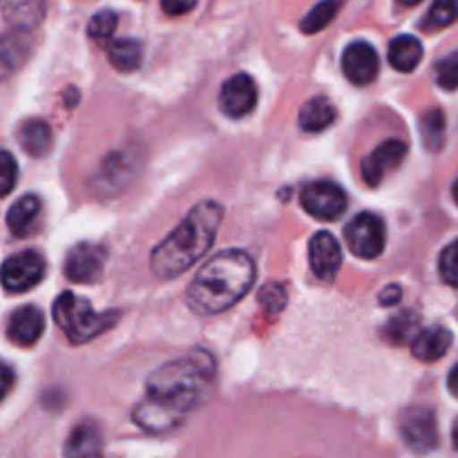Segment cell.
Here are the masks:
<instances>
[{"label":"cell","instance_id":"obj_1","mask_svg":"<svg viewBox=\"0 0 458 458\" xmlns=\"http://www.w3.org/2000/svg\"><path fill=\"white\" fill-rule=\"evenodd\" d=\"M213 378L215 360L206 352L159 367L148 378V396L134 407V423L152 434L170 432L199 405Z\"/></svg>","mask_w":458,"mask_h":458},{"label":"cell","instance_id":"obj_2","mask_svg":"<svg viewBox=\"0 0 458 458\" xmlns=\"http://www.w3.org/2000/svg\"><path fill=\"white\" fill-rule=\"evenodd\" d=\"M255 282V264L244 250H222L201 267L188 286V307L199 316H215L240 302Z\"/></svg>","mask_w":458,"mask_h":458},{"label":"cell","instance_id":"obj_3","mask_svg":"<svg viewBox=\"0 0 458 458\" xmlns=\"http://www.w3.org/2000/svg\"><path fill=\"white\" fill-rule=\"evenodd\" d=\"M222 219L224 208L217 201L197 204L183 217V222L152 250V273L159 280H173L186 273L213 246Z\"/></svg>","mask_w":458,"mask_h":458},{"label":"cell","instance_id":"obj_4","mask_svg":"<svg viewBox=\"0 0 458 458\" xmlns=\"http://www.w3.org/2000/svg\"><path fill=\"white\" fill-rule=\"evenodd\" d=\"M54 322L65 331L70 343L83 344L101 335L116 322L119 313H97L88 300L74 293H61L54 302Z\"/></svg>","mask_w":458,"mask_h":458},{"label":"cell","instance_id":"obj_5","mask_svg":"<svg viewBox=\"0 0 458 458\" xmlns=\"http://www.w3.org/2000/svg\"><path fill=\"white\" fill-rule=\"evenodd\" d=\"M344 240L353 255L362 259H376L385 250L387 231L385 222L374 213H360L344 228Z\"/></svg>","mask_w":458,"mask_h":458},{"label":"cell","instance_id":"obj_6","mask_svg":"<svg viewBox=\"0 0 458 458\" xmlns=\"http://www.w3.org/2000/svg\"><path fill=\"white\" fill-rule=\"evenodd\" d=\"M302 208L311 217L322 219V222H334L347 210V192L334 182H313L302 191Z\"/></svg>","mask_w":458,"mask_h":458},{"label":"cell","instance_id":"obj_7","mask_svg":"<svg viewBox=\"0 0 458 458\" xmlns=\"http://www.w3.org/2000/svg\"><path fill=\"white\" fill-rule=\"evenodd\" d=\"M401 434L410 450L428 454L438 445L437 416L428 407H410L401 416Z\"/></svg>","mask_w":458,"mask_h":458},{"label":"cell","instance_id":"obj_8","mask_svg":"<svg viewBox=\"0 0 458 458\" xmlns=\"http://www.w3.org/2000/svg\"><path fill=\"white\" fill-rule=\"evenodd\" d=\"M107 250L98 244H76L65 258V277L76 284H94L101 280L103 268H106Z\"/></svg>","mask_w":458,"mask_h":458},{"label":"cell","instance_id":"obj_9","mask_svg":"<svg viewBox=\"0 0 458 458\" xmlns=\"http://www.w3.org/2000/svg\"><path fill=\"white\" fill-rule=\"evenodd\" d=\"M45 276V259L34 250L12 255L3 264V284L12 293H22L30 291L43 280Z\"/></svg>","mask_w":458,"mask_h":458},{"label":"cell","instance_id":"obj_10","mask_svg":"<svg viewBox=\"0 0 458 458\" xmlns=\"http://www.w3.org/2000/svg\"><path fill=\"white\" fill-rule=\"evenodd\" d=\"M258 103V85L249 74H235L222 85L219 92V107L231 119H242L250 114Z\"/></svg>","mask_w":458,"mask_h":458},{"label":"cell","instance_id":"obj_11","mask_svg":"<svg viewBox=\"0 0 458 458\" xmlns=\"http://www.w3.org/2000/svg\"><path fill=\"white\" fill-rule=\"evenodd\" d=\"M407 157V146L398 139H387L362 159L360 173L367 186H378L389 170H396Z\"/></svg>","mask_w":458,"mask_h":458},{"label":"cell","instance_id":"obj_12","mask_svg":"<svg viewBox=\"0 0 458 458\" xmlns=\"http://www.w3.org/2000/svg\"><path fill=\"white\" fill-rule=\"evenodd\" d=\"M309 262H311V271L318 280L334 282L340 271V264H343V250H340L338 240L327 231L313 235L309 242Z\"/></svg>","mask_w":458,"mask_h":458},{"label":"cell","instance_id":"obj_13","mask_svg":"<svg viewBox=\"0 0 458 458\" xmlns=\"http://www.w3.org/2000/svg\"><path fill=\"white\" fill-rule=\"evenodd\" d=\"M343 70L352 83L367 85L378 76L380 61L376 49L367 40H356L343 54Z\"/></svg>","mask_w":458,"mask_h":458},{"label":"cell","instance_id":"obj_14","mask_svg":"<svg viewBox=\"0 0 458 458\" xmlns=\"http://www.w3.org/2000/svg\"><path fill=\"white\" fill-rule=\"evenodd\" d=\"M45 331V318L40 309L36 307H21L18 311L12 313L7 325V334L12 343L21 344V347H30V344L38 343L40 335Z\"/></svg>","mask_w":458,"mask_h":458},{"label":"cell","instance_id":"obj_15","mask_svg":"<svg viewBox=\"0 0 458 458\" xmlns=\"http://www.w3.org/2000/svg\"><path fill=\"white\" fill-rule=\"evenodd\" d=\"M65 458H103V434L97 423L83 420L70 432Z\"/></svg>","mask_w":458,"mask_h":458},{"label":"cell","instance_id":"obj_16","mask_svg":"<svg viewBox=\"0 0 458 458\" xmlns=\"http://www.w3.org/2000/svg\"><path fill=\"white\" fill-rule=\"evenodd\" d=\"M452 347V334L445 327H429L411 343V353L423 362L441 360Z\"/></svg>","mask_w":458,"mask_h":458},{"label":"cell","instance_id":"obj_17","mask_svg":"<svg viewBox=\"0 0 458 458\" xmlns=\"http://www.w3.org/2000/svg\"><path fill=\"white\" fill-rule=\"evenodd\" d=\"M45 13V0H3V16L13 30H34Z\"/></svg>","mask_w":458,"mask_h":458},{"label":"cell","instance_id":"obj_18","mask_svg":"<svg viewBox=\"0 0 458 458\" xmlns=\"http://www.w3.org/2000/svg\"><path fill=\"white\" fill-rule=\"evenodd\" d=\"M40 217V199L36 195H25L9 208L7 226L16 237H27L34 233Z\"/></svg>","mask_w":458,"mask_h":458},{"label":"cell","instance_id":"obj_19","mask_svg":"<svg viewBox=\"0 0 458 458\" xmlns=\"http://www.w3.org/2000/svg\"><path fill=\"white\" fill-rule=\"evenodd\" d=\"M18 139L27 155L45 157L52 148V130L43 119H27L18 128Z\"/></svg>","mask_w":458,"mask_h":458},{"label":"cell","instance_id":"obj_20","mask_svg":"<svg viewBox=\"0 0 458 458\" xmlns=\"http://www.w3.org/2000/svg\"><path fill=\"white\" fill-rule=\"evenodd\" d=\"M420 61H423V45H420L419 38L403 34L392 40V45H389V63L398 72H414Z\"/></svg>","mask_w":458,"mask_h":458},{"label":"cell","instance_id":"obj_21","mask_svg":"<svg viewBox=\"0 0 458 458\" xmlns=\"http://www.w3.org/2000/svg\"><path fill=\"white\" fill-rule=\"evenodd\" d=\"M300 128L307 132H322L335 121V107L331 106L329 98H309L300 110Z\"/></svg>","mask_w":458,"mask_h":458},{"label":"cell","instance_id":"obj_22","mask_svg":"<svg viewBox=\"0 0 458 458\" xmlns=\"http://www.w3.org/2000/svg\"><path fill=\"white\" fill-rule=\"evenodd\" d=\"M107 56H110V63L114 65V70L134 72L141 65L143 47L134 38H119L107 47Z\"/></svg>","mask_w":458,"mask_h":458},{"label":"cell","instance_id":"obj_23","mask_svg":"<svg viewBox=\"0 0 458 458\" xmlns=\"http://www.w3.org/2000/svg\"><path fill=\"white\" fill-rule=\"evenodd\" d=\"M419 334H420V322L419 318L410 311L398 313V316L392 318L383 329L385 340L392 344H398V347H401V344H411L416 338H419Z\"/></svg>","mask_w":458,"mask_h":458},{"label":"cell","instance_id":"obj_24","mask_svg":"<svg viewBox=\"0 0 458 458\" xmlns=\"http://www.w3.org/2000/svg\"><path fill=\"white\" fill-rule=\"evenodd\" d=\"M343 3L344 0H320V3L302 18L300 30H302L304 34H318V31H322L331 21H334L335 13L343 7Z\"/></svg>","mask_w":458,"mask_h":458},{"label":"cell","instance_id":"obj_25","mask_svg":"<svg viewBox=\"0 0 458 458\" xmlns=\"http://www.w3.org/2000/svg\"><path fill=\"white\" fill-rule=\"evenodd\" d=\"M458 21V0H434L428 16L420 21V30L438 31L443 27L454 25Z\"/></svg>","mask_w":458,"mask_h":458},{"label":"cell","instance_id":"obj_26","mask_svg":"<svg viewBox=\"0 0 458 458\" xmlns=\"http://www.w3.org/2000/svg\"><path fill=\"white\" fill-rule=\"evenodd\" d=\"M420 130H423L425 148L437 152L438 148L443 146V137H445V116H443V112L441 110L429 112V114L423 119Z\"/></svg>","mask_w":458,"mask_h":458},{"label":"cell","instance_id":"obj_27","mask_svg":"<svg viewBox=\"0 0 458 458\" xmlns=\"http://www.w3.org/2000/svg\"><path fill=\"white\" fill-rule=\"evenodd\" d=\"M434 76H437V83L441 85L443 89H447V92L458 89V52L443 56L441 61L437 63Z\"/></svg>","mask_w":458,"mask_h":458},{"label":"cell","instance_id":"obj_28","mask_svg":"<svg viewBox=\"0 0 458 458\" xmlns=\"http://www.w3.org/2000/svg\"><path fill=\"white\" fill-rule=\"evenodd\" d=\"M438 273L445 284L458 289V240L443 249L441 259H438Z\"/></svg>","mask_w":458,"mask_h":458},{"label":"cell","instance_id":"obj_29","mask_svg":"<svg viewBox=\"0 0 458 458\" xmlns=\"http://www.w3.org/2000/svg\"><path fill=\"white\" fill-rule=\"evenodd\" d=\"M116 22H119V18H116L114 12H98L97 16H92V21H89L88 25L89 38L107 40L112 34H114Z\"/></svg>","mask_w":458,"mask_h":458},{"label":"cell","instance_id":"obj_30","mask_svg":"<svg viewBox=\"0 0 458 458\" xmlns=\"http://www.w3.org/2000/svg\"><path fill=\"white\" fill-rule=\"evenodd\" d=\"M286 289L280 284V282H273V284H267L262 291H259V304L262 309H267L268 313H280L282 309L286 307Z\"/></svg>","mask_w":458,"mask_h":458},{"label":"cell","instance_id":"obj_31","mask_svg":"<svg viewBox=\"0 0 458 458\" xmlns=\"http://www.w3.org/2000/svg\"><path fill=\"white\" fill-rule=\"evenodd\" d=\"M16 174H18V165L16 161H13L12 152H3V195H9L13 188V183H16Z\"/></svg>","mask_w":458,"mask_h":458},{"label":"cell","instance_id":"obj_32","mask_svg":"<svg viewBox=\"0 0 458 458\" xmlns=\"http://www.w3.org/2000/svg\"><path fill=\"white\" fill-rule=\"evenodd\" d=\"M197 0H161V7L168 16H183L191 9H195Z\"/></svg>","mask_w":458,"mask_h":458},{"label":"cell","instance_id":"obj_33","mask_svg":"<svg viewBox=\"0 0 458 458\" xmlns=\"http://www.w3.org/2000/svg\"><path fill=\"white\" fill-rule=\"evenodd\" d=\"M401 295H403V289L398 284H389L387 289L383 291V293H380V304H383V307H392V304H396L398 300H401Z\"/></svg>","mask_w":458,"mask_h":458},{"label":"cell","instance_id":"obj_34","mask_svg":"<svg viewBox=\"0 0 458 458\" xmlns=\"http://www.w3.org/2000/svg\"><path fill=\"white\" fill-rule=\"evenodd\" d=\"M447 387H450V392L458 398V365L452 369L450 378H447Z\"/></svg>","mask_w":458,"mask_h":458},{"label":"cell","instance_id":"obj_35","mask_svg":"<svg viewBox=\"0 0 458 458\" xmlns=\"http://www.w3.org/2000/svg\"><path fill=\"white\" fill-rule=\"evenodd\" d=\"M9 387H12V367L4 365V394L9 392Z\"/></svg>","mask_w":458,"mask_h":458},{"label":"cell","instance_id":"obj_36","mask_svg":"<svg viewBox=\"0 0 458 458\" xmlns=\"http://www.w3.org/2000/svg\"><path fill=\"white\" fill-rule=\"evenodd\" d=\"M452 441H454V447L458 450V420L454 423V432H452Z\"/></svg>","mask_w":458,"mask_h":458},{"label":"cell","instance_id":"obj_37","mask_svg":"<svg viewBox=\"0 0 458 458\" xmlns=\"http://www.w3.org/2000/svg\"><path fill=\"white\" fill-rule=\"evenodd\" d=\"M401 4H405V7H411V4H419L420 0H398Z\"/></svg>","mask_w":458,"mask_h":458},{"label":"cell","instance_id":"obj_38","mask_svg":"<svg viewBox=\"0 0 458 458\" xmlns=\"http://www.w3.org/2000/svg\"><path fill=\"white\" fill-rule=\"evenodd\" d=\"M452 192H454V199H456V204H458V179H456L454 188H452Z\"/></svg>","mask_w":458,"mask_h":458}]
</instances>
